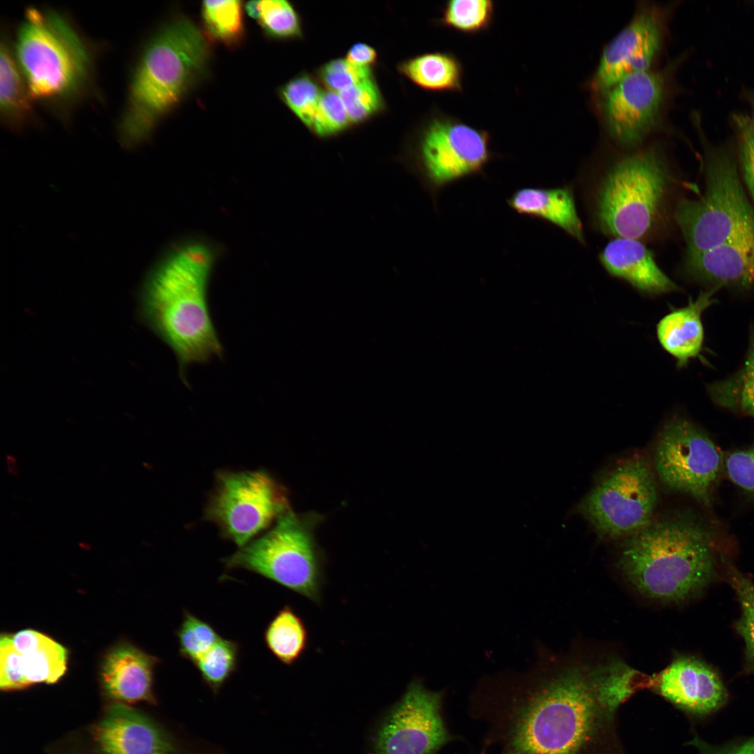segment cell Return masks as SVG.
Wrapping results in <instances>:
<instances>
[{
  "mask_svg": "<svg viewBox=\"0 0 754 754\" xmlns=\"http://www.w3.org/2000/svg\"><path fill=\"white\" fill-rule=\"evenodd\" d=\"M625 703L610 660L485 679L469 715L480 754H627L617 726Z\"/></svg>",
  "mask_w": 754,
  "mask_h": 754,
  "instance_id": "6da1fadb",
  "label": "cell"
},
{
  "mask_svg": "<svg viewBox=\"0 0 754 754\" xmlns=\"http://www.w3.org/2000/svg\"><path fill=\"white\" fill-rule=\"evenodd\" d=\"M219 253L206 240L181 241L157 264L143 288L142 318L174 352L184 380L189 365L206 363L223 353L207 300Z\"/></svg>",
  "mask_w": 754,
  "mask_h": 754,
  "instance_id": "7a4b0ae2",
  "label": "cell"
},
{
  "mask_svg": "<svg viewBox=\"0 0 754 754\" xmlns=\"http://www.w3.org/2000/svg\"><path fill=\"white\" fill-rule=\"evenodd\" d=\"M617 564L636 591L664 603L697 596L717 577L710 532L682 516L653 519L626 538Z\"/></svg>",
  "mask_w": 754,
  "mask_h": 754,
  "instance_id": "3957f363",
  "label": "cell"
},
{
  "mask_svg": "<svg viewBox=\"0 0 754 754\" xmlns=\"http://www.w3.org/2000/svg\"><path fill=\"white\" fill-rule=\"evenodd\" d=\"M209 41L186 17L168 22L149 40L131 77L119 122L125 145L146 140L202 77L210 57Z\"/></svg>",
  "mask_w": 754,
  "mask_h": 754,
  "instance_id": "277c9868",
  "label": "cell"
},
{
  "mask_svg": "<svg viewBox=\"0 0 754 754\" xmlns=\"http://www.w3.org/2000/svg\"><path fill=\"white\" fill-rule=\"evenodd\" d=\"M672 176L665 156L649 146L618 157L601 179L595 198L599 230L615 238L651 237L666 214Z\"/></svg>",
  "mask_w": 754,
  "mask_h": 754,
  "instance_id": "5b68a950",
  "label": "cell"
},
{
  "mask_svg": "<svg viewBox=\"0 0 754 754\" xmlns=\"http://www.w3.org/2000/svg\"><path fill=\"white\" fill-rule=\"evenodd\" d=\"M694 117L704 147L706 188L697 199H681L674 210L686 255L754 237V207L744 189L734 152L725 145L709 142L698 117Z\"/></svg>",
  "mask_w": 754,
  "mask_h": 754,
  "instance_id": "8992f818",
  "label": "cell"
},
{
  "mask_svg": "<svg viewBox=\"0 0 754 754\" xmlns=\"http://www.w3.org/2000/svg\"><path fill=\"white\" fill-rule=\"evenodd\" d=\"M15 56L34 98L71 97L88 77L87 47L67 20L53 10L28 8L17 29Z\"/></svg>",
  "mask_w": 754,
  "mask_h": 754,
  "instance_id": "52a82bcc",
  "label": "cell"
},
{
  "mask_svg": "<svg viewBox=\"0 0 754 754\" xmlns=\"http://www.w3.org/2000/svg\"><path fill=\"white\" fill-rule=\"evenodd\" d=\"M228 569L255 572L318 603L323 582L320 554L306 523L288 510L263 535L223 559Z\"/></svg>",
  "mask_w": 754,
  "mask_h": 754,
  "instance_id": "ba28073f",
  "label": "cell"
},
{
  "mask_svg": "<svg viewBox=\"0 0 754 754\" xmlns=\"http://www.w3.org/2000/svg\"><path fill=\"white\" fill-rule=\"evenodd\" d=\"M494 155L487 131L438 112L422 128L404 163L435 200L446 186L482 173Z\"/></svg>",
  "mask_w": 754,
  "mask_h": 754,
  "instance_id": "9c48e42d",
  "label": "cell"
},
{
  "mask_svg": "<svg viewBox=\"0 0 754 754\" xmlns=\"http://www.w3.org/2000/svg\"><path fill=\"white\" fill-rule=\"evenodd\" d=\"M657 503L655 473L646 459L634 456L612 468L583 498L578 510L598 536L617 539L649 524Z\"/></svg>",
  "mask_w": 754,
  "mask_h": 754,
  "instance_id": "30bf717a",
  "label": "cell"
},
{
  "mask_svg": "<svg viewBox=\"0 0 754 754\" xmlns=\"http://www.w3.org/2000/svg\"><path fill=\"white\" fill-rule=\"evenodd\" d=\"M677 64L629 74L594 94L603 127L617 145L635 148L658 129L672 94Z\"/></svg>",
  "mask_w": 754,
  "mask_h": 754,
  "instance_id": "8fae6325",
  "label": "cell"
},
{
  "mask_svg": "<svg viewBox=\"0 0 754 754\" xmlns=\"http://www.w3.org/2000/svg\"><path fill=\"white\" fill-rule=\"evenodd\" d=\"M288 510L285 489L267 472L224 471L217 475L205 517L240 548Z\"/></svg>",
  "mask_w": 754,
  "mask_h": 754,
  "instance_id": "7c38bea8",
  "label": "cell"
},
{
  "mask_svg": "<svg viewBox=\"0 0 754 754\" xmlns=\"http://www.w3.org/2000/svg\"><path fill=\"white\" fill-rule=\"evenodd\" d=\"M653 466L669 489L692 496L704 505L723 466L720 451L702 430L689 420L674 417L660 429Z\"/></svg>",
  "mask_w": 754,
  "mask_h": 754,
  "instance_id": "4fadbf2b",
  "label": "cell"
},
{
  "mask_svg": "<svg viewBox=\"0 0 754 754\" xmlns=\"http://www.w3.org/2000/svg\"><path fill=\"white\" fill-rule=\"evenodd\" d=\"M443 704L442 692L412 681L378 730L374 754H437L453 739Z\"/></svg>",
  "mask_w": 754,
  "mask_h": 754,
  "instance_id": "5bb4252c",
  "label": "cell"
},
{
  "mask_svg": "<svg viewBox=\"0 0 754 754\" xmlns=\"http://www.w3.org/2000/svg\"><path fill=\"white\" fill-rule=\"evenodd\" d=\"M673 6L641 1L628 23L606 44L589 80L593 94L623 77L651 69L666 37Z\"/></svg>",
  "mask_w": 754,
  "mask_h": 754,
  "instance_id": "9a60e30c",
  "label": "cell"
},
{
  "mask_svg": "<svg viewBox=\"0 0 754 754\" xmlns=\"http://www.w3.org/2000/svg\"><path fill=\"white\" fill-rule=\"evenodd\" d=\"M650 688L678 709L697 716L719 709L728 697L718 674L693 656L674 659L659 674L651 677Z\"/></svg>",
  "mask_w": 754,
  "mask_h": 754,
  "instance_id": "2e32d148",
  "label": "cell"
},
{
  "mask_svg": "<svg viewBox=\"0 0 754 754\" xmlns=\"http://www.w3.org/2000/svg\"><path fill=\"white\" fill-rule=\"evenodd\" d=\"M94 734L102 754H177L175 744L160 727L120 703L109 707Z\"/></svg>",
  "mask_w": 754,
  "mask_h": 754,
  "instance_id": "e0dca14e",
  "label": "cell"
},
{
  "mask_svg": "<svg viewBox=\"0 0 754 754\" xmlns=\"http://www.w3.org/2000/svg\"><path fill=\"white\" fill-rule=\"evenodd\" d=\"M686 273L718 287H754V237L731 240L703 252L686 255Z\"/></svg>",
  "mask_w": 754,
  "mask_h": 754,
  "instance_id": "ac0fdd59",
  "label": "cell"
},
{
  "mask_svg": "<svg viewBox=\"0 0 754 754\" xmlns=\"http://www.w3.org/2000/svg\"><path fill=\"white\" fill-rule=\"evenodd\" d=\"M158 659L129 643H121L105 655L101 681L106 693L124 702L155 703L154 672Z\"/></svg>",
  "mask_w": 754,
  "mask_h": 754,
  "instance_id": "d6986e66",
  "label": "cell"
},
{
  "mask_svg": "<svg viewBox=\"0 0 754 754\" xmlns=\"http://www.w3.org/2000/svg\"><path fill=\"white\" fill-rule=\"evenodd\" d=\"M599 259L610 275L625 280L642 293L657 295L680 290L640 240L615 238L607 244Z\"/></svg>",
  "mask_w": 754,
  "mask_h": 754,
  "instance_id": "ffe728a7",
  "label": "cell"
},
{
  "mask_svg": "<svg viewBox=\"0 0 754 754\" xmlns=\"http://www.w3.org/2000/svg\"><path fill=\"white\" fill-rule=\"evenodd\" d=\"M720 288L713 286L701 291L695 300H690L686 306L670 311L658 323V340L663 348L676 359L678 368L686 367L700 355L704 337L702 313L716 302L713 296Z\"/></svg>",
  "mask_w": 754,
  "mask_h": 754,
  "instance_id": "44dd1931",
  "label": "cell"
},
{
  "mask_svg": "<svg viewBox=\"0 0 754 754\" xmlns=\"http://www.w3.org/2000/svg\"><path fill=\"white\" fill-rule=\"evenodd\" d=\"M506 202L517 214L548 221L579 242H584L582 222L570 188L524 187L514 191Z\"/></svg>",
  "mask_w": 754,
  "mask_h": 754,
  "instance_id": "7402d4cb",
  "label": "cell"
},
{
  "mask_svg": "<svg viewBox=\"0 0 754 754\" xmlns=\"http://www.w3.org/2000/svg\"><path fill=\"white\" fill-rule=\"evenodd\" d=\"M20 656L21 670L28 685L53 683L66 672L68 651L50 637L34 630H23L11 635Z\"/></svg>",
  "mask_w": 754,
  "mask_h": 754,
  "instance_id": "603a6c76",
  "label": "cell"
},
{
  "mask_svg": "<svg viewBox=\"0 0 754 754\" xmlns=\"http://www.w3.org/2000/svg\"><path fill=\"white\" fill-rule=\"evenodd\" d=\"M401 73L420 88L432 92H461L464 66L451 52H425L408 59L399 66Z\"/></svg>",
  "mask_w": 754,
  "mask_h": 754,
  "instance_id": "cb8c5ba5",
  "label": "cell"
},
{
  "mask_svg": "<svg viewBox=\"0 0 754 754\" xmlns=\"http://www.w3.org/2000/svg\"><path fill=\"white\" fill-rule=\"evenodd\" d=\"M306 626L294 609L285 605L269 621L264 641L272 654L286 665H294L308 645Z\"/></svg>",
  "mask_w": 754,
  "mask_h": 754,
  "instance_id": "d4e9b609",
  "label": "cell"
},
{
  "mask_svg": "<svg viewBox=\"0 0 754 754\" xmlns=\"http://www.w3.org/2000/svg\"><path fill=\"white\" fill-rule=\"evenodd\" d=\"M29 91L15 57L6 43L0 54V110L12 124H21L30 110Z\"/></svg>",
  "mask_w": 754,
  "mask_h": 754,
  "instance_id": "484cf974",
  "label": "cell"
},
{
  "mask_svg": "<svg viewBox=\"0 0 754 754\" xmlns=\"http://www.w3.org/2000/svg\"><path fill=\"white\" fill-rule=\"evenodd\" d=\"M243 11L241 1H204L201 4L203 33L210 40L226 46L239 45L245 35Z\"/></svg>",
  "mask_w": 754,
  "mask_h": 754,
  "instance_id": "4316f807",
  "label": "cell"
},
{
  "mask_svg": "<svg viewBox=\"0 0 754 754\" xmlns=\"http://www.w3.org/2000/svg\"><path fill=\"white\" fill-rule=\"evenodd\" d=\"M709 391L718 405L754 415V330L750 333L742 368L731 377L711 385Z\"/></svg>",
  "mask_w": 754,
  "mask_h": 754,
  "instance_id": "83f0119b",
  "label": "cell"
},
{
  "mask_svg": "<svg viewBox=\"0 0 754 754\" xmlns=\"http://www.w3.org/2000/svg\"><path fill=\"white\" fill-rule=\"evenodd\" d=\"M721 561L726 581L740 605L741 614L735 628L744 642V671L754 674V582L724 556Z\"/></svg>",
  "mask_w": 754,
  "mask_h": 754,
  "instance_id": "f1b7e54d",
  "label": "cell"
},
{
  "mask_svg": "<svg viewBox=\"0 0 754 754\" xmlns=\"http://www.w3.org/2000/svg\"><path fill=\"white\" fill-rule=\"evenodd\" d=\"M495 14L491 0H450L443 7L437 23L459 32L474 35L490 28Z\"/></svg>",
  "mask_w": 754,
  "mask_h": 754,
  "instance_id": "f546056e",
  "label": "cell"
},
{
  "mask_svg": "<svg viewBox=\"0 0 754 754\" xmlns=\"http://www.w3.org/2000/svg\"><path fill=\"white\" fill-rule=\"evenodd\" d=\"M239 656L238 643L221 637L194 665L202 681L216 694L236 671Z\"/></svg>",
  "mask_w": 754,
  "mask_h": 754,
  "instance_id": "4dcf8cb0",
  "label": "cell"
},
{
  "mask_svg": "<svg viewBox=\"0 0 754 754\" xmlns=\"http://www.w3.org/2000/svg\"><path fill=\"white\" fill-rule=\"evenodd\" d=\"M176 636L179 655L193 664L221 638L209 623L187 610L184 612Z\"/></svg>",
  "mask_w": 754,
  "mask_h": 754,
  "instance_id": "1f68e13d",
  "label": "cell"
},
{
  "mask_svg": "<svg viewBox=\"0 0 754 754\" xmlns=\"http://www.w3.org/2000/svg\"><path fill=\"white\" fill-rule=\"evenodd\" d=\"M258 17L256 20L265 35L276 39H288L301 34L299 16L288 2L284 0L258 1Z\"/></svg>",
  "mask_w": 754,
  "mask_h": 754,
  "instance_id": "d6a6232c",
  "label": "cell"
},
{
  "mask_svg": "<svg viewBox=\"0 0 754 754\" xmlns=\"http://www.w3.org/2000/svg\"><path fill=\"white\" fill-rule=\"evenodd\" d=\"M322 93L316 82L306 74L290 80L279 90L281 100L310 129Z\"/></svg>",
  "mask_w": 754,
  "mask_h": 754,
  "instance_id": "836d02e7",
  "label": "cell"
},
{
  "mask_svg": "<svg viewBox=\"0 0 754 754\" xmlns=\"http://www.w3.org/2000/svg\"><path fill=\"white\" fill-rule=\"evenodd\" d=\"M350 123H359L377 112L382 98L372 77L364 79L339 93Z\"/></svg>",
  "mask_w": 754,
  "mask_h": 754,
  "instance_id": "e575fe53",
  "label": "cell"
},
{
  "mask_svg": "<svg viewBox=\"0 0 754 754\" xmlns=\"http://www.w3.org/2000/svg\"><path fill=\"white\" fill-rule=\"evenodd\" d=\"M737 142V158L742 180L754 203V129L748 115L734 113L731 117Z\"/></svg>",
  "mask_w": 754,
  "mask_h": 754,
  "instance_id": "d590c367",
  "label": "cell"
},
{
  "mask_svg": "<svg viewBox=\"0 0 754 754\" xmlns=\"http://www.w3.org/2000/svg\"><path fill=\"white\" fill-rule=\"evenodd\" d=\"M350 123L339 93L323 92L311 126L312 131L320 137H329L344 130Z\"/></svg>",
  "mask_w": 754,
  "mask_h": 754,
  "instance_id": "8d00e7d4",
  "label": "cell"
},
{
  "mask_svg": "<svg viewBox=\"0 0 754 754\" xmlns=\"http://www.w3.org/2000/svg\"><path fill=\"white\" fill-rule=\"evenodd\" d=\"M371 77L369 67L356 66L343 59L327 62L320 71L323 84L330 91L337 93Z\"/></svg>",
  "mask_w": 754,
  "mask_h": 754,
  "instance_id": "74e56055",
  "label": "cell"
},
{
  "mask_svg": "<svg viewBox=\"0 0 754 754\" xmlns=\"http://www.w3.org/2000/svg\"><path fill=\"white\" fill-rule=\"evenodd\" d=\"M27 686L21 670L20 656L13 646L11 635H2L0 640V687L4 690H12Z\"/></svg>",
  "mask_w": 754,
  "mask_h": 754,
  "instance_id": "f35d334b",
  "label": "cell"
},
{
  "mask_svg": "<svg viewBox=\"0 0 754 754\" xmlns=\"http://www.w3.org/2000/svg\"><path fill=\"white\" fill-rule=\"evenodd\" d=\"M725 467L730 480L754 496V447L730 453Z\"/></svg>",
  "mask_w": 754,
  "mask_h": 754,
  "instance_id": "ab89813d",
  "label": "cell"
},
{
  "mask_svg": "<svg viewBox=\"0 0 754 754\" xmlns=\"http://www.w3.org/2000/svg\"><path fill=\"white\" fill-rule=\"evenodd\" d=\"M689 744L696 748L700 754H754V736L720 746L709 744L697 737Z\"/></svg>",
  "mask_w": 754,
  "mask_h": 754,
  "instance_id": "60d3db41",
  "label": "cell"
},
{
  "mask_svg": "<svg viewBox=\"0 0 754 754\" xmlns=\"http://www.w3.org/2000/svg\"><path fill=\"white\" fill-rule=\"evenodd\" d=\"M376 58L377 53L374 47L363 43H358L350 48L346 59L356 66L369 67Z\"/></svg>",
  "mask_w": 754,
  "mask_h": 754,
  "instance_id": "b9f144b4",
  "label": "cell"
},
{
  "mask_svg": "<svg viewBox=\"0 0 754 754\" xmlns=\"http://www.w3.org/2000/svg\"><path fill=\"white\" fill-rule=\"evenodd\" d=\"M258 3V1H250L246 2V3H245V5L244 6V9L246 12L247 15L250 17L256 20H258L259 13Z\"/></svg>",
  "mask_w": 754,
  "mask_h": 754,
  "instance_id": "7bdbcfd3",
  "label": "cell"
},
{
  "mask_svg": "<svg viewBox=\"0 0 754 754\" xmlns=\"http://www.w3.org/2000/svg\"><path fill=\"white\" fill-rule=\"evenodd\" d=\"M6 462L8 472L13 476H17L19 475V471L16 458L13 455L7 454L6 457Z\"/></svg>",
  "mask_w": 754,
  "mask_h": 754,
  "instance_id": "ee69618b",
  "label": "cell"
},
{
  "mask_svg": "<svg viewBox=\"0 0 754 754\" xmlns=\"http://www.w3.org/2000/svg\"><path fill=\"white\" fill-rule=\"evenodd\" d=\"M751 102V114L748 115L752 126L754 129V94L750 99Z\"/></svg>",
  "mask_w": 754,
  "mask_h": 754,
  "instance_id": "f6af8a7d",
  "label": "cell"
}]
</instances>
